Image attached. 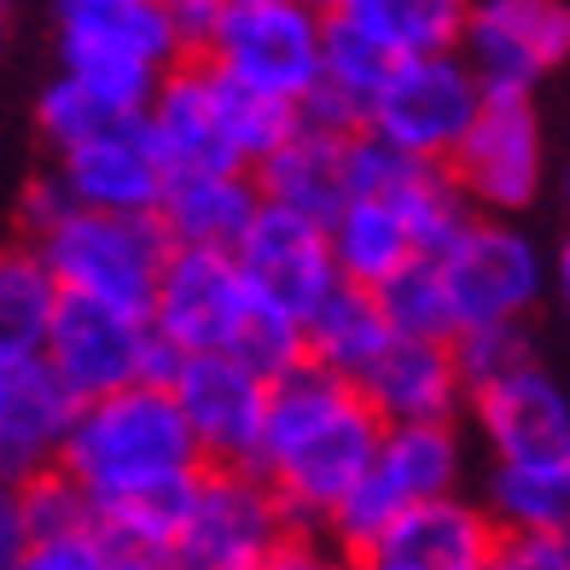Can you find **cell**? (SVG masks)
Returning <instances> with one entry per match:
<instances>
[{
  "label": "cell",
  "instance_id": "1",
  "mask_svg": "<svg viewBox=\"0 0 570 570\" xmlns=\"http://www.w3.org/2000/svg\"><path fill=\"white\" fill-rule=\"evenodd\" d=\"M384 443V420L355 379L297 361L274 379L268 431H263V472L297 530H326V518L344 507V495L367 478V465Z\"/></svg>",
  "mask_w": 570,
  "mask_h": 570
},
{
  "label": "cell",
  "instance_id": "2",
  "mask_svg": "<svg viewBox=\"0 0 570 570\" xmlns=\"http://www.w3.org/2000/svg\"><path fill=\"white\" fill-rule=\"evenodd\" d=\"M59 465L88 489L94 507H106L122 495H140V489L193 478L210 460H204L198 431L187 425V413H180L169 384L140 379V384H122L111 396L82 402Z\"/></svg>",
  "mask_w": 570,
  "mask_h": 570
},
{
  "label": "cell",
  "instance_id": "3",
  "mask_svg": "<svg viewBox=\"0 0 570 570\" xmlns=\"http://www.w3.org/2000/svg\"><path fill=\"white\" fill-rule=\"evenodd\" d=\"M169 169H256L303 122L297 106L227 76L216 59L187 53L146 106Z\"/></svg>",
  "mask_w": 570,
  "mask_h": 570
},
{
  "label": "cell",
  "instance_id": "4",
  "mask_svg": "<svg viewBox=\"0 0 570 570\" xmlns=\"http://www.w3.org/2000/svg\"><path fill=\"white\" fill-rule=\"evenodd\" d=\"M59 70H76L117 99L122 111H146L164 76L187 59L169 0H99L82 12H59L53 30Z\"/></svg>",
  "mask_w": 570,
  "mask_h": 570
},
{
  "label": "cell",
  "instance_id": "5",
  "mask_svg": "<svg viewBox=\"0 0 570 570\" xmlns=\"http://www.w3.org/2000/svg\"><path fill=\"white\" fill-rule=\"evenodd\" d=\"M472 449H465V420H431V425H384V443L344 507L326 518V535L350 559H361L373 541L396 524L407 507L436 501L465 489Z\"/></svg>",
  "mask_w": 570,
  "mask_h": 570
},
{
  "label": "cell",
  "instance_id": "6",
  "mask_svg": "<svg viewBox=\"0 0 570 570\" xmlns=\"http://www.w3.org/2000/svg\"><path fill=\"white\" fill-rule=\"evenodd\" d=\"M30 245L53 263L65 292H94L128 308H151L175 250L158 210H94V204H76L53 233Z\"/></svg>",
  "mask_w": 570,
  "mask_h": 570
},
{
  "label": "cell",
  "instance_id": "7",
  "mask_svg": "<svg viewBox=\"0 0 570 570\" xmlns=\"http://www.w3.org/2000/svg\"><path fill=\"white\" fill-rule=\"evenodd\" d=\"M204 59H216L245 88L303 111V99L326 76V7L315 0H233Z\"/></svg>",
  "mask_w": 570,
  "mask_h": 570
},
{
  "label": "cell",
  "instance_id": "8",
  "mask_svg": "<svg viewBox=\"0 0 570 570\" xmlns=\"http://www.w3.org/2000/svg\"><path fill=\"white\" fill-rule=\"evenodd\" d=\"M436 263H443L460 332L530 321L548 303V285H553V256L530 239V227L518 216H483L478 210L436 250Z\"/></svg>",
  "mask_w": 570,
  "mask_h": 570
},
{
  "label": "cell",
  "instance_id": "9",
  "mask_svg": "<svg viewBox=\"0 0 570 570\" xmlns=\"http://www.w3.org/2000/svg\"><path fill=\"white\" fill-rule=\"evenodd\" d=\"M41 350L82 402L111 396L140 379H169V361L180 355L158 332L151 308H128V303L94 297V292H65L59 321Z\"/></svg>",
  "mask_w": 570,
  "mask_h": 570
},
{
  "label": "cell",
  "instance_id": "10",
  "mask_svg": "<svg viewBox=\"0 0 570 570\" xmlns=\"http://www.w3.org/2000/svg\"><path fill=\"white\" fill-rule=\"evenodd\" d=\"M465 198L483 216H530L553 187V151L535 94L524 88H489L478 122L465 128L460 151L449 158Z\"/></svg>",
  "mask_w": 570,
  "mask_h": 570
},
{
  "label": "cell",
  "instance_id": "11",
  "mask_svg": "<svg viewBox=\"0 0 570 570\" xmlns=\"http://www.w3.org/2000/svg\"><path fill=\"white\" fill-rule=\"evenodd\" d=\"M483 99L489 88L460 47H449V53H413V59H396V70L373 94L367 135L413 151V158L449 164L465 140V128L478 122Z\"/></svg>",
  "mask_w": 570,
  "mask_h": 570
},
{
  "label": "cell",
  "instance_id": "12",
  "mask_svg": "<svg viewBox=\"0 0 570 570\" xmlns=\"http://www.w3.org/2000/svg\"><path fill=\"white\" fill-rule=\"evenodd\" d=\"M292 512H285L279 489L256 472V465H204L187 535L169 564L193 570H263L274 548L292 535Z\"/></svg>",
  "mask_w": 570,
  "mask_h": 570
},
{
  "label": "cell",
  "instance_id": "13",
  "mask_svg": "<svg viewBox=\"0 0 570 570\" xmlns=\"http://www.w3.org/2000/svg\"><path fill=\"white\" fill-rule=\"evenodd\" d=\"M169 391L198 431L204 460L210 465H256L268 431V402L274 379L256 373L245 355L233 350H180L169 361Z\"/></svg>",
  "mask_w": 570,
  "mask_h": 570
},
{
  "label": "cell",
  "instance_id": "14",
  "mask_svg": "<svg viewBox=\"0 0 570 570\" xmlns=\"http://www.w3.org/2000/svg\"><path fill=\"white\" fill-rule=\"evenodd\" d=\"M465 431L483 443L489 460L570 465V384L541 355H530L512 373L472 384Z\"/></svg>",
  "mask_w": 570,
  "mask_h": 570
},
{
  "label": "cell",
  "instance_id": "15",
  "mask_svg": "<svg viewBox=\"0 0 570 570\" xmlns=\"http://www.w3.org/2000/svg\"><path fill=\"white\" fill-rule=\"evenodd\" d=\"M460 53L483 88L535 94L570 65V0H472Z\"/></svg>",
  "mask_w": 570,
  "mask_h": 570
},
{
  "label": "cell",
  "instance_id": "16",
  "mask_svg": "<svg viewBox=\"0 0 570 570\" xmlns=\"http://www.w3.org/2000/svg\"><path fill=\"white\" fill-rule=\"evenodd\" d=\"M250 279L239 250H216V245H175L169 268L151 297V321L175 350H227L239 321L250 315Z\"/></svg>",
  "mask_w": 570,
  "mask_h": 570
},
{
  "label": "cell",
  "instance_id": "17",
  "mask_svg": "<svg viewBox=\"0 0 570 570\" xmlns=\"http://www.w3.org/2000/svg\"><path fill=\"white\" fill-rule=\"evenodd\" d=\"M239 263H245L250 292L292 308L297 321H308L344 285L338 250H332V227L292 210V204H263V216L239 239Z\"/></svg>",
  "mask_w": 570,
  "mask_h": 570
},
{
  "label": "cell",
  "instance_id": "18",
  "mask_svg": "<svg viewBox=\"0 0 570 570\" xmlns=\"http://www.w3.org/2000/svg\"><path fill=\"white\" fill-rule=\"evenodd\" d=\"M501 524L495 512L483 507V495H436L407 507L391 530H384L367 553H361V570H489L501 548Z\"/></svg>",
  "mask_w": 570,
  "mask_h": 570
},
{
  "label": "cell",
  "instance_id": "19",
  "mask_svg": "<svg viewBox=\"0 0 570 570\" xmlns=\"http://www.w3.org/2000/svg\"><path fill=\"white\" fill-rule=\"evenodd\" d=\"M82 396L47 361V350L0 355V465L7 478H30L41 465H59Z\"/></svg>",
  "mask_w": 570,
  "mask_h": 570
},
{
  "label": "cell",
  "instance_id": "20",
  "mask_svg": "<svg viewBox=\"0 0 570 570\" xmlns=\"http://www.w3.org/2000/svg\"><path fill=\"white\" fill-rule=\"evenodd\" d=\"M355 193H373L384 204H396L413 227V239H420V250H443L454 233L478 216V204L465 198L460 175L449 164L413 158V151L367 135V128H361V140H355Z\"/></svg>",
  "mask_w": 570,
  "mask_h": 570
},
{
  "label": "cell",
  "instance_id": "21",
  "mask_svg": "<svg viewBox=\"0 0 570 570\" xmlns=\"http://www.w3.org/2000/svg\"><path fill=\"white\" fill-rule=\"evenodd\" d=\"M53 164L65 169L70 193L82 204H94V210H158L164 193H169V175H175L158 135H151L146 111L122 117L106 135L59 151Z\"/></svg>",
  "mask_w": 570,
  "mask_h": 570
},
{
  "label": "cell",
  "instance_id": "22",
  "mask_svg": "<svg viewBox=\"0 0 570 570\" xmlns=\"http://www.w3.org/2000/svg\"><path fill=\"white\" fill-rule=\"evenodd\" d=\"M361 391H367L384 425L465 420V402H472L454 338H407V332H396V344L373 361Z\"/></svg>",
  "mask_w": 570,
  "mask_h": 570
},
{
  "label": "cell",
  "instance_id": "23",
  "mask_svg": "<svg viewBox=\"0 0 570 570\" xmlns=\"http://www.w3.org/2000/svg\"><path fill=\"white\" fill-rule=\"evenodd\" d=\"M355 140H361V128H326V122L303 117L279 140V151H268L256 164L268 204H292V210L332 227V216L355 198Z\"/></svg>",
  "mask_w": 570,
  "mask_h": 570
},
{
  "label": "cell",
  "instance_id": "24",
  "mask_svg": "<svg viewBox=\"0 0 570 570\" xmlns=\"http://www.w3.org/2000/svg\"><path fill=\"white\" fill-rule=\"evenodd\" d=\"M263 204H268V193L256 180V169H175L158 216L175 245L239 250L250 222L263 216Z\"/></svg>",
  "mask_w": 570,
  "mask_h": 570
},
{
  "label": "cell",
  "instance_id": "25",
  "mask_svg": "<svg viewBox=\"0 0 570 570\" xmlns=\"http://www.w3.org/2000/svg\"><path fill=\"white\" fill-rule=\"evenodd\" d=\"M308 332V361H321V367L344 373V379H367L373 361L396 344V321L384 315V303L373 285H355L344 279L338 292H332L315 315L303 321Z\"/></svg>",
  "mask_w": 570,
  "mask_h": 570
},
{
  "label": "cell",
  "instance_id": "26",
  "mask_svg": "<svg viewBox=\"0 0 570 570\" xmlns=\"http://www.w3.org/2000/svg\"><path fill=\"white\" fill-rule=\"evenodd\" d=\"M332 250H338V268L355 285H384L396 268H407L420 256L407 216L396 204H384L373 193H355L338 216H332Z\"/></svg>",
  "mask_w": 570,
  "mask_h": 570
},
{
  "label": "cell",
  "instance_id": "27",
  "mask_svg": "<svg viewBox=\"0 0 570 570\" xmlns=\"http://www.w3.org/2000/svg\"><path fill=\"white\" fill-rule=\"evenodd\" d=\"M483 507L501 530L518 535H570V465H518L489 460L483 472Z\"/></svg>",
  "mask_w": 570,
  "mask_h": 570
},
{
  "label": "cell",
  "instance_id": "28",
  "mask_svg": "<svg viewBox=\"0 0 570 570\" xmlns=\"http://www.w3.org/2000/svg\"><path fill=\"white\" fill-rule=\"evenodd\" d=\"M59 303H65V279L30 239L0 256V355L41 350L59 321Z\"/></svg>",
  "mask_w": 570,
  "mask_h": 570
},
{
  "label": "cell",
  "instance_id": "29",
  "mask_svg": "<svg viewBox=\"0 0 570 570\" xmlns=\"http://www.w3.org/2000/svg\"><path fill=\"white\" fill-rule=\"evenodd\" d=\"M0 524H7L0 530L7 553H18L23 541H36V535H65V530L99 524V507L65 465H41V472H30V478H12Z\"/></svg>",
  "mask_w": 570,
  "mask_h": 570
},
{
  "label": "cell",
  "instance_id": "30",
  "mask_svg": "<svg viewBox=\"0 0 570 570\" xmlns=\"http://www.w3.org/2000/svg\"><path fill=\"white\" fill-rule=\"evenodd\" d=\"M332 12H350L396 59H413V53H449V47H460L472 0H344Z\"/></svg>",
  "mask_w": 570,
  "mask_h": 570
},
{
  "label": "cell",
  "instance_id": "31",
  "mask_svg": "<svg viewBox=\"0 0 570 570\" xmlns=\"http://www.w3.org/2000/svg\"><path fill=\"white\" fill-rule=\"evenodd\" d=\"M193 495H198V472L193 478H175L158 489H140V495H122L99 507V524L117 548H140V553H158L175 559L180 535H187V518H193Z\"/></svg>",
  "mask_w": 570,
  "mask_h": 570
},
{
  "label": "cell",
  "instance_id": "32",
  "mask_svg": "<svg viewBox=\"0 0 570 570\" xmlns=\"http://www.w3.org/2000/svg\"><path fill=\"white\" fill-rule=\"evenodd\" d=\"M122 117H140V111H122L117 99H106L88 76H76V70H53L36 88V106H30V122H36V135L53 158L70 151V146H82V140H94V135H106V128H117Z\"/></svg>",
  "mask_w": 570,
  "mask_h": 570
},
{
  "label": "cell",
  "instance_id": "33",
  "mask_svg": "<svg viewBox=\"0 0 570 570\" xmlns=\"http://www.w3.org/2000/svg\"><path fill=\"white\" fill-rule=\"evenodd\" d=\"M384 315L396 321V332L407 338H454L460 321H454V297H449V279H443V263L436 250H420L407 268H396L384 285H373Z\"/></svg>",
  "mask_w": 570,
  "mask_h": 570
},
{
  "label": "cell",
  "instance_id": "34",
  "mask_svg": "<svg viewBox=\"0 0 570 570\" xmlns=\"http://www.w3.org/2000/svg\"><path fill=\"white\" fill-rule=\"evenodd\" d=\"M396 70V53L384 47L373 30H361L350 12H326V88H338L344 99H355L361 117H367L373 94L384 88V76ZM367 128V122H361Z\"/></svg>",
  "mask_w": 570,
  "mask_h": 570
},
{
  "label": "cell",
  "instance_id": "35",
  "mask_svg": "<svg viewBox=\"0 0 570 570\" xmlns=\"http://www.w3.org/2000/svg\"><path fill=\"white\" fill-rule=\"evenodd\" d=\"M233 355H245L256 373H268V379H279V373H292L297 361H308V332H303V321L292 315V308H279V303H268V297H256L250 303V315L239 321V332H233V344H227Z\"/></svg>",
  "mask_w": 570,
  "mask_h": 570
},
{
  "label": "cell",
  "instance_id": "36",
  "mask_svg": "<svg viewBox=\"0 0 570 570\" xmlns=\"http://www.w3.org/2000/svg\"><path fill=\"white\" fill-rule=\"evenodd\" d=\"M454 350H460L465 384H489V379H501V373L518 367V361L535 355V332H530V321L465 326V332H454Z\"/></svg>",
  "mask_w": 570,
  "mask_h": 570
},
{
  "label": "cell",
  "instance_id": "37",
  "mask_svg": "<svg viewBox=\"0 0 570 570\" xmlns=\"http://www.w3.org/2000/svg\"><path fill=\"white\" fill-rule=\"evenodd\" d=\"M117 541L106 535V524H82L65 535H36L18 553H7V570H106Z\"/></svg>",
  "mask_w": 570,
  "mask_h": 570
},
{
  "label": "cell",
  "instance_id": "38",
  "mask_svg": "<svg viewBox=\"0 0 570 570\" xmlns=\"http://www.w3.org/2000/svg\"><path fill=\"white\" fill-rule=\"evenodd\" d=\"M76 204H82V198L70 193L65 169L47 164V169H36L30 180H23V193H18V204H12V222H18L23 239H41V233H53V227L76 210Z\"/></svg>",
  "mask_w": 570,
  "mask_h": 570
},
{
  "label": "cell",
  "instance_id": "39",
  "mask_svg": "<svg viewBox=\"0 0 570 570\" xmlns=\"http://www.w3.org/2000/svg\"><path fill=\"white\" fill-rule=\"evenodd\" d=\"M263 570H361L326 530H292Z\"/></svg>",
  "mask_w": 570,
  "mask_h": 570
},
{
  "label": "cell",
  "instance_id": "40",
  "mask_svg": "<svg viewBox=\"0 0 570 570\" xmlns=\"http://www.w3.org/2000/svg\"><path fill=\"white\" fill-rule=\"evenodd\" d=\"M489 570H570V541L564 535H518L507 530Z\"/></svg>",
  "mask_w": 570,
  "mask_h": 570
},
{
  "label": "cell",
  "instance_id": "41",
  "mask_svg": "<svg viewBox=\"0 0 570 570\" xmlns=\"http://www.w3.org/2000/svg\"><path fill=\"white\" fill-rule=\"evenodd\" d=\"M169 12H175V30H180V41H187V53H204L222 12H227V0H169Z\"/></svg>",
  "mask_w": 570,
  "mask_h": 570
},
{
  "label": "cell",
  "instance_id": "42",
  "mask_svg": "<svg viewBox=\"0 0 570 570\" xmlns=\"http://www.w3.org/2000/svg\"><path fill=\"white\" fill-rule=\"evenodd\" d=\"M548 297H553L559 321H564V332H570V227H564V239L553 245V285H548Z\"/></svg>",
  "mask_w": 570,
  "mask_h": 570
},
{
  "label": "cell",
  "instance_id": "43",
  "mask_svg": "<svg viewBox=\"0 0 570 570\" xmlns=\"http://www.w3.org/2000/svg\"><path fill=\"white\" fill-rule=\"evenodd\" d=\"M106 570H169V559H158V553H140V548H111Z\"/></svg>",
  "mask_w": 570,
  "mask_h": 570
},
{
  "label": "cell",
  "instance_id": "44",
  "mask_svg": "<svg viewBox=\"0 0 570 570\" xmlns=\"http://www.w3.org/2000/svg\"><path fill=\"white\" fill-rule=\"evenodd\" d=\"M553 198L564 204V216H570V151L559 158V169H553Z\"/></svg>",
  "mask_w": 570,
  "mask_h": 570
},
{
  "label": "cell",
  "instance_id": "45",
  "mask_svg": "<svg viewBox=\"0 0 570 570\" xmlns=\"http://www.w3.org/2000/svg\"><path fill=\"white\" fill-rule=\"evenodd\" d=\"M82 7H99V0H53V12H82Z\"/></svg>",
  "mask_w": 570,
  "mask_h": 570
},
{
  "label": "cell",
  "instance_id": "46",
  "mask_svg": "<svg viewBox=\"0 0 570 570\" xmlns=\"http://www.w3.org/2000/svg\"><path fill=\"white\" fill-rule=\"evenodd\" d=\"M315 7H326V12H332V7H344V0H315Z\"/></svg>",
  "mask_w": 570,
  "mask_h": 570
},
{
  "label": "cell",
  "instance_id": "47",
  "mask_svg": "<svg viewBox=\"0 0 570 570\" xmlns=\"http://www.w3.org/2000/svg\"><path fill=\"white\" fill-rule=\"evenodd\" d=\"M169 570H193V564H169Z\"/></svg>",
  "mask_w": 570,
  "mask_h": 570
},
{
  "label": "cell",
  "instance_id": "48",
  "mask_svg": "<svg viewBox=\"0 0 570 570\" xmlns=\"http://www.w3.org/2000/svg\"><path fill=\"white\" fill-rule=\"evenodd\" d=\"M227 7H233V0H227Z\"/></svg>",
  "mask_w": 570,
  "mask_h": 570
},
{
  "label": "cell",
  "instance_id": "49",
  "mask_svg": "<svg viewBox=\"0 0 570 570\" xmlns=\"http://www.w3.org/2000/svg\"><path fill=\"white\" fill-rule=\"evenodd\" d=\"M564 541H570V535H564Z\"/></svg>",
  "mask_w": 570,
  "mask_h": 570
}]
</instances>
